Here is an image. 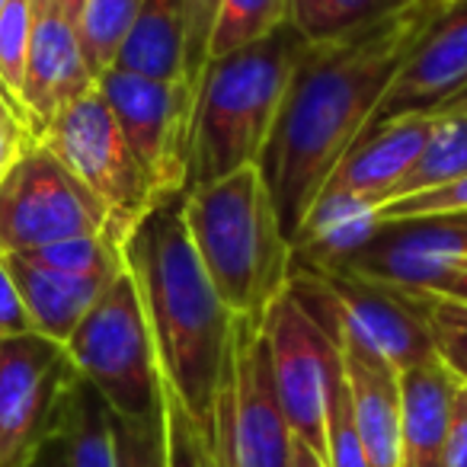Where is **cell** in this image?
<instances>
[{
    "label": "cell",
    "instance_id": "1",
    "mask_svg": "<svg viewBox=\"0 0 467 467\" xmlns=\"http://www.w3.org/2000/svg\"><path fill=\"white\" fill-rule=\"evenodd\" d=\"M439 7L441 0H416L365 29L307 46L256 161L288 241H295L339 161L365 135L390 80Z\"/></svg>",
    "mask_w": 467,
    "mask_h": 467
},
{
    "label": "cell",
    "instance_id": "2",
    "mask_svg": "<svg viewBox=\"0 0 467 467\" xmlns=\"http://www.w3.org/2000/svg\"><path fill=\"white\" fill-rule=\"evenodd\" d=\"M122 263L141 301L161 381L180 397L208 441L234 314L218 298L189 241L182 192L163 195L138 221L122 244Z\"/></svg>",
    "mask_w": 467,
    "mask_h": 467
},
{
    "label": "cell",
    "instance_id": "3",
    "mask_svg": "<svg viewBox=\"0 0 467 467\" xmlns=\"http://www.w3.org/2000/svg\"><path fill=\"white\" fill-rule=\"evenodd\" d=\"M182 221L227 311L234 317H266L292 282V241L260 167H241L182 192Z\"/></svg>",
    "mask_w": 467,
    "mask_h": 467
},
{
    "label": "cell",
    "instance_id": "4",
    "mask_svg": "<svg viewBox=\"0 0 467 467\" xmlns=\"http://www.w3.org/2000/svg\"><path fill=\"white\" fill-rule=\"evenodd\" d=\"M307 46L311 42L288 23L256 46L208 61L195 87L182 192L256 167Z\"/></svg>",
    "mask_w": 467,
    "mask_h": 467
},
{
    "label": "cell",
    "instance_id": "5",
    "mask_svg": "<svg viewBox=\"0 0 467 467\" xmlns=\"http://www.w3.org/2000/svg\"><path fill=\"white\" fill-rule=\"evenodd\" d=\"M288 288L330 337L356 339L397 371L439 362L429 327L410 292L349 269L307 266L298 260H292Z\"/></svg>",
    "mask_w": 467,
    "mask_h": 467
},
{
    "label": "cell",
    "instance_id": "6",
    "mask_svg": "<svg viewBox=\"0 0 467 467\" xmlns=\"http://www.w3.org/2000/svg\"><path fill=\"white\" fill-rule=\"evenodd\" d=\"M74 371L97 388L112 416L144 422L161 416V371L131 275L119 273L65 343Z\"/></svg>",
    "mask_w": 467,
    "mask_h": 467
},
{
    "label": "cell",
    "instance_id": "7",
    "mask_svg": "<svg viewBox=\"0 0 467 467\" xmlns=\"http://www.w3.org/2000/svg\"><path fill=\"white\" fill-rule=\"evenodd\" d=\"M295 435L279 407L263 320L234 317L208 454L214 467H292Z\"/></svg>",
    "mask_w": 467,
    "mask_h": 467
},
{
    "label": "cell",
    "instance_id": "8",
    "mask_svg": "<svg viewBox=\"0 0 467 467\" xmlns=\"http://www.w3.org/2000/svg\"><path fill=\"white\" fill-rule=\"evenodd\" d=\"M39 141L97 195L109 214L112 241L122 247L135 224L161 202L150 176L131 154L103 93L93 87L58 112Z\"/></svg>",
    "mask_w": 467,
    "mask_h": 467
},
{
    "label": "cell",
    "instance_id": "9",
    "mask_svg": "<svg viewBox=\"0 0 467 467\" xmlns=\"http://www.w3.org/2000/svg\"><path fill=\"white\" fill-rule=\"evenodd\" d=\"M80 234H109V214L46 144L36 141L0 182V256H23Z\"/></svg>",
    "mask_w": 467,
    "mask_h": 467
},
{
    "label": "cell",
    "instance_id": "10",
    "mask_svg": "<svg viewBox=\"0 0 467 467\" xmlns=\"http://www.w3.org/2000/svg\"><path fill=\"white\" fill-rule=\"evenodd\" d=\"M269 368L279 407L298 441H305L324 464L327 458V400L337 375L339 346L288 288L263 317Z\"/></svg>",
    "mask_w": 467,
    "mask_h": 467
},
{
    "label": "cell",
    "instance_id": "11",
    "mask_svg": "<svg viewBox=\"0 0 467 467\" xmlns=\"http://www.w3.org/2000/svg\"><path fill=\"white\" fill-rule=\"evenodd\" d=\"M97 90L116 116L131 154L150 176L154 189L176 195L186 189L189 125H192L195 93L186 80H150L125 71H103Z\"/></svg>",
    "mask_w": 467,
    "mask_h": 467
},
{
    "label": "cell",
    "instance_id": "12",
    "mask_svg": "<svg viewBox=\"0 0 467 467\" xmlns=\"http://www.w3.org/2000/svg\"><path fill=\"white\" fill-rule=\"evenodd\" d=\"M78 378L65 346L26 333L0 346V467H23L58 426L61 403Z\"/></svg>",
    "mask_w": 467,
    "mask_h": 467
},
{
    "label": "cell",
    "instance_id": "13",
    "mask_svg": "<svg viewBox=\"0 0 467 467\" xmlns=\"http://www.w3.org/2000/svg\"><path fill=\"white\" fill-rule=\"evenodd\" d=\"M467 84V0H441L416 46L403 58L397 78L378 103L368 129L375 131L388 122L420 112H432L451 93Z\"/></svg>",
    "mask_w": 467,
    "mask_h": 467
},
{
    "label": "cell",
    "instance_id": "14",
    "mask_svg": "<svg viewBox=\"0 0 467 467\" xmlns=\"http://www.w3.org/2000/svg\"><path fill=\"white\" fill-rule=\"evenodd\" d=\"M467 256V212L388 221L346 266L400 292H422L448 263Z\"/></svg>",
    "mask_w": 467,
    "mask_h": 467
},
{
    "label": "cell",
    "instance_id": "15",
    "mask_svg": "<svg viewBox=\"0 0 467 467\" xmlns=\"http://www.w3.org/2000/svg\"><path fill=\"white\" fill-rule=\"evenodd\" d=\"M97 87L80 52L78 26L65 16L58 0H33V36H29L23 116L39 138L65 106Z\"/></svg>",
    "mask_w": 467,
    "mask_h": 467
},
{
    "label": "cell",
    "instance_id": "16",
    "mask_svg": "<svg viewBox=\"0 0 467 467\" xmlns=\"http://www.w3.org/2000/svg\"><path fill=\"white\" fill-rule=\"evenodd\" d=\"M432 129L435 119L420 112V116L397 119L375 131H365L333 170L324 192L352 195L365 205L381 208L410 173V167L420 161Z\"/></svg>",
    "mask_w": 467,
    "mask_h": 467
},
{
    "label": "cell",
    "instance_id": "17",
    "mask_svg": "<svg viewBox=\"0 0 467 467\" xmlns=\"http://www.w3.org/2000/svg\"><path fill=\"white\" fill-rule=\"evenodd\" d=\"M339 346L349 384L352 420H356L358 439L368 454L371 467H397L400 458V371L384 362L378 352L365 349L362 343L349 337H333Z\"/></svg>",
    "mask_w": 467,
    "mask_h": 467
},
{
    "label": "cell",
    "instance_id": "18",
    "mask_svg": "<svg viewBox=\"0 0 467 467\" xmlns=\"http://www.w3.org/2000/svg\"><path fill=\"white\" fill-rule=\"evenodd\" d=\"M20 288L33 333L65 346L116 275H61L23 256H4Z\"/></svg>",
    "mask_w": 467,
    "mask_h": 467
},
{
    "label": "cell",
    "instance_id": "19",
    "mask_svg": "<svg viewBox=\"0 0 467 467\" xmlns=\"http://www.w3.org/2000/svg\"><path fill=\"white\" fill-rule=\"evenodd\" d=\"M454 378L439 362L400 371V458L397 467H448V410Z\"/></svg>",
    "mask_w": 467,
    "mask_h": 467
},
{
    "label": "cell",
    "instance_id": "20",
    "mask_svg": "<svg viewBox=\"0 0 467 467\" xmlns=\"http://www.w3.org/2000/svg\"><path fill=\"white\" fill-rule=\"evenodd\" d=\"M112 71L150 80H186V20L182 0H141L131 29L125 33Z\"/></svg>",
    "mask_w": 467,
    "mask_h": 467
},
{
    "label": "cell",
    "instance_id": "21",
    "mask_svg": "<svg viewBox=\"0 0 467 467\" xmlns=\"http://www.w3.org/2000/svg\"><path fill=\"white\" fill-rule=\"evenodd\" d=\"M58 429L67 445L71 467H119L116 464V432H112V410L97 394L93 384L74 378L61 403Z\"/></svg>",
    "mask_w": 467,
    "mask_h": 467
},
{
    "label": "cell",
    "instance_id": "22",
    "mask_svg": "<svg viewBox=\"0 0 467 467\" xmlns=\"http://www.w3.org/2000/svg\"><path fill=\"white\" fill-rule=\"evenodd\" d=\"M292 23V0H218L208 61L250 48Z\"/></svg>",
    "mask_w": 467,
    "mask_h": 467
},
{
    "label": "cell",
    "instance_id": "23",
    "mask_svg": "<svg viewBox=\"0 0 467 467\" xmlns=\"http://www.w3.org/2000/svg\"><path fill=\"white\" fill-rule=\"evenodd\" d=\"M435 119V116H432ZM467 176V116H445L435 119V129L429 135L426 148H422L420 161L410 167L403 182L394 189L388 202L407 199L416 192H429V189L448 186L454 180Z\"/></svg>",
    "mask_w": 467,
    "mask_h": 467
},
{
    "label": "cell",
    "instance_id": "24",
    "mask_svg": "<svg viewBox=\"0 0 467 467\" xmlns=\"http://www.w3.org/2000/svg\"><path fill=\"white\" fill-rule=\"evenodd\" d=\"M416 0H292V23L311 46L365 29Z\"/></svg>",
    "mask_w": 467,
    "mask_h": 467
},
{
    "label": "cell",
    "instance_id": "25",
    "mask_svg": "<svg viewBox=\"0 0 467 467\" xmlns=\"http://www.w3.org/2000/svg\"><path fill=\"white\" fill-rule=\"evenodd\" d=\"M141 0H84L78 16V39L93 78L112 67L125 33L131 29Z\"/></svg>",
    "mask_w": 467,
    "mask_h": 467
},
{
    "label": "cell",
    "instance_id": "26",
    "mask_svg": "<svg viewBox=\"0 0 467 467\" xmlns=\"http://www.w3.org/2000/svg\"><path fill=\"white\" fill-rule=\"evenodd\" d=\"M23 260L61 275H119L125 269L122 247L109 234H80V237L55 241L48 247L23 254Z\"/></svg>",
    "mask_w": 467,
    "mask_h": 467
},
{
    "label": "cell",
    "instance_id": "27",
    "mask_svg": "<svg viewBox=\"0 0 467 467\" xmlns=\"http://www.w3.org/2000/svg\"><path fill=\"white\" fill-rule=\"evenodd\" d=\"M432 337L439 365L467 388V305L429 292H410Z\"/></svg>",
    "mask_w": 467,
    "mask_h": 467
},
{
    "label": "cell",
    "instance_id": "28",
    "mask_svg": "<svg viewBox=\"0 0 467 467\" xmlns=\"http://www.w3.org/2000/svg\"><path fill=\"white\" fill-rule=\"evenodd\" d=\"M29 36H33V0H10L0 16V97L23 116V87H26Z\"/></svg>",
    "mask_w": 467,
    "mask_h": 467
},
{
    "label": "cell",
    "instance_id": "29",
    "mask_svg": "<svg viewBox=\"0 0 467 467\" xmlns=\"http://www.w3.org/2000/svg\"><path fill=\"white\" fill-rule=\"evenodd\" d=\"M163 407V445H167V467H214L208 454L205 435L195 429L189 413L182 410L180 397L161 381Z\"/></svg>",
    "mask_w": 467,
    "mask_h": 467
},
{
    "label": "cell",
    "instance_id": "30",
    "mask_svg": "<svg viewBox=\"0 0 467 467\" xmlns=\"http://www.w3.org/2000/svg\"><path fill=\"white\" fill-rule=\"evenodd\" d=\"M116 432V464L119 467H167V445H163V407L161 416L144 422H129L112 416Z\"/></svg>",
    "mask_w": 467,
    "mask_h": 467
},
{
    "label": "cell",
    "instance_id": "31",
    "mask_svg": "<svg viewBox=\"0 0 467 467\" xmlns=\"http://www.w3.org/2000/svg\"><path fill=\"white\" fill-rule=\"evenodd\" d=\"M451 212H467V176L448 182V186L429 189V192L384 202L375 212V218L378 224H388V221H407V218H422V214H451Z\"/></svg>",
    "mask_w": 467,
    "mask_h": 467
},
{
    "label": "cell",
    "instance_id": "32",
    "mask_svg": "<svg viewBox=\"0 0 467 467\" xmlns=\"http://www.w3.org/2000/svg\"><path fill=\"white\" fill-rule=\"evenodd\" d=\"M218 0H182V20H186V84L199 87V78L208 65V39H212Z\"/></svg>",
    "mask_w": 467,
    "mask_h": 467
},
{
    "label": "cell",
    "instance_id": "33",
    "mask_svg": "<svg viewBox=\"0 0 467 467\" xmlns=\"http://www.w3.org/2000/svg\"><path fill=\"white\" fill-rule=\"evenodd\" d=\"M36 141H39V138L33 135V129L16 116L7 99L0 97V182H4V176L14 170V163L20 161Z\"/></svg>",
    "mask_w": 467,
    "mask_h": 467
},
{
    "label": "cell",
    "instance_id": "34",
    "mask_svg": "<svg viewBox=\"0 0 467 467\" xmlns=\"http://www.w3.org/2000/svg\"><path fill=\"white\" fill-rule=\"evenodd\" d=\"M26 333H33V324L26 317V307H23L14 273H10L7 260L0 256V339L26 337Z\"/></svg>",
    "mask_w": 467,
    "mask_h": 467
},
{
    "label": "cell",
    "instance_id": "35",
    "mask_svg": "<svg viewBox=\"0 0 467 467\" xmlns=\"http://www.w3.org/2000/svg\"><path fill=\"white\" fill-rule=\"evenodd\" d=\"M448 467H467V388L458 381L448 410Z\"/></svg>",
    "mask_w": 467,
    "mask_h": 467
},
{
    "label": "cell",
    "instance_id": "36",
    "mask_svg": "<svg viewBox=\"0 0 467 467\" xmlns=\"http://www.w3.org/2000/svg\"><path fill=\"white\" fill-rule=\"evenodd\" d=\"M422 292L467 305V256H461V260L448 263V266L441 269V273L435 275L432 282H429V288H422Z\"/></svg>",
    "mask_w": 467,
    "mask_h": 467
},
{
    "label": "cell",
    "instance_id": "37",
    "mask_svg": "<svg viewBox=\"0 0 467 467\" xmlns=\"http://www.w3.org/2000/svg\"><path fill=\"white\" fill-rule=\"evenodd\" d=\"M23 467H71L67 464V445H65V435L61 429L55 426L39 445L29 451V458L23 461Z\"/></svg>",
    "mask_w": 467,
    "mask_h": 467
},
{
    "label": "cell",
    "instance_id": "38",
    "mask_svg": "<svg viewBox=\"0 0 467 467\" xmlns=\"http://www.w3.org/2000/svg\"><path fill=\"white\" fill-rule=\"evenodd\" d=\"M429 116L435 119H445V116H467V84L461 87L458 93H451V97L445 99V103L439 106V109H432Z\"/></svg>",
    "mask_w": 467,
    "mask_h": 467
},
{
    "label": "cell",
    "instance_id": "39",
    "mask_svg": "<svg viewBox=\"0 0 467 467\" xmlns=\"http://www.w3.org/2000/svg\"><path fill=\"white\" fill-rule=\"evenodd\" d=\"M292 467H324L320 464V458L311 451V448L305 445V441L295 439V451H292Z\"/></svg>",
    "mask_w": 467,
    "mask_h": 467
},
{
    "label": "cell",
    "instance_id": "40",
    "mask_svg": "<svg viewBox=\"0 0 467 467\" xmlns=\"http://www.w3.org/2000/svg\"><path fill=\"white\" fill-rule=\"evenodd\" d=\"M58 7L65 10V16L67 20L78 26V16H80V7H84V0H58Z\"/></svg>",
    "mask_w": 467,
    "mask_h": 467
},
{
    "label": "cell",
    "instance_id": "41",
    "mask_svg": "<svg viewBox=\"0 0 467 467\" xmlns=\"http://www.w3.org/2000/svg\"><path fill=\"white\" fill-rule=\"evenodd\" d=\"M7 4H10V0H0V16H4V10H7Z\"/></svg>",
    "mask_w": 467,
    "mask_h": 467
},
{
    "label": "cell",
    "instance_id": "42",
    "mask_svg": "<svg viewBox=\"0 0 467 467\" xmlns=\"http://www.w3.org/2000/svg\"><path fill=\"white\" fill-rule=\"evenodd\" d=\"M0 346H4V339H0Z\"/></svg>",
    "mask_w": 467,
    "mask_h": 467
}]
</instances>
